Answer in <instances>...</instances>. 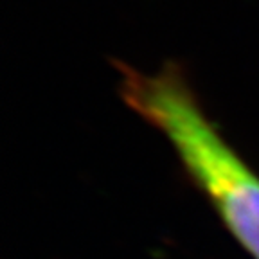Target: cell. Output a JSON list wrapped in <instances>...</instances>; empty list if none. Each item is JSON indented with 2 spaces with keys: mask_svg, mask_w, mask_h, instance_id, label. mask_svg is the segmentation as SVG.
<instances>
[{
  "mask_svg": "<svg viewBox=\"0 0 259 259\" xmlns=\"http://www.w3.org/2000/svg\"><path fill=\"white\" fill-rule=\"evenodd\" d=\"M115 67L124 105L166 137L189 182L243 250L259 259V173L207 115L186 70L175 61L155 74L121 61Z\"/></svg>",
  "mask_w": 259,
  "mask_h": 259,
  "instance_id": "cell-1",
  "label": "cell"
}]
</instances>
